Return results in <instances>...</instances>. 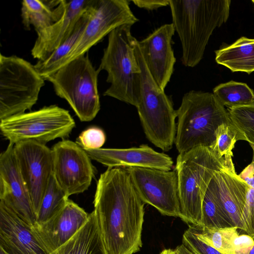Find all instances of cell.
I'll list each match as a JSON object with an SVG mask.
<instances>
[{
  "instance_id": "cell-1",
  "label": "cell",
  "mask_w": 254,
  "mask_h": 254,
  "mask_svg": "<svg viewBox=\"0 0 254 254\" xmlns=\"http://www.w3.org/2000/svg\"><path fill=\"white\" fill-rule=\"evenodd\" d=\"M107 254H133L142 247L144 203L124 168L108 169L101 174L93 201Z\"/></svg>"
},
{
  "instance_id": "cell-2",
  "label": "cell",
  "mask_w": 254,
  "mask_h": 254,
  "mask_svg": "<svg viewBox=\"0 0 254 254\" xmlns=\"http://www.w3.org/2000/svg\"><path fill=\"white\" fill-rule=\"evenodd\" d=\"M230 0H170L173 24L182 48L181 62L193 67L202 60L214 29L227 22Z\"/></svg>"
},
{
  "instance_id": "cell-3",
  "label": "cell",
  "mask_w": 254,
  "mask_h": 254,
  "mask_svg": "<svg viewBox=\"0 0 254 254\" xmlns=\"http://www.w3.org/2000/svg\"><path fill=\"white\" fill-rule=\"evenodd\" d=\"M176 112L175 144L179 154L198 146H211L217 127L231 122L224 106L213 93L207 92H187Z\"/></svg>"
},
{
  "instance_id": "cell-4",
  "label": "cell",
  "mask_w": 254,
  "mask_h": 254,
  "mask_svg": "<svg viewBox=\"0 0 254 254\" xmlns=\"http://www.w3.org/2000/svg\"><path fill=\"white\" fill-rule=\"evenodd\" d=\"M175 170L178 179L180 218L189 225L201 227L202 201L210 182L216 172L229 171L210 147L202 146L179 154Z\"/></svg>"
},
{
  "instance_id": "cell-5",
  "label": "cell",
  "mask_w": 254,
  "mask_h": 254,
  "mask_svg": "<svg viewBox=\"0 0 254 254\" xmlns=\"http://www.w3.org/2000/svg\"><path fill=\"white\" fill-rule=\"evenodd\" d=\"M135 52L140 66L139 88L136 108L146 138L164 151L171 150L176 134V110L171 99L150 73L135 41Z\"/></svg>"
},
{
  "instance_id": "cell-6",
  "label": "cell",
  "mask_w": 254,
  "mask_h": 254,
  "mask_svg": "<svg viewBox=\"0 0 254 254\" xmlns=\"http://www.w3.org/2000/svg\"><path fill=\"white\" fill-rule=\"evenodd\" d=\"M132 25L125 24L108 35L98 68L107 72L110 83L103 95L136 107L141 70L135 52L136 39L132 35Z\"/></svg>"
},
{
  "instance_id": "cell-7",
  "label": "cell",
  "mask_w": 254,
  "mask_h": 254,
  "mask_svg": "<svg viewBox=\"0 0 254 254\" xmlns=\"http://www.w3.org/2000/svg\"><path fill=\"white\" fill-rule=\"evenodd\" d=\"M100 72L88 55H81L45 80L52 84L57 95L66 101L81 122H89L100 109L97 86Z\"/></svg>"
},
{
  "instance_id": "cell-8",
  "label": "cell",
  "mask_w": 254,
  "mask_h": 254,
  "mask_svg": "<svg viewBox=\"0 0 254 254\" xmlns=\"http://www.w3.org/2000/svg\"><path fill=\"white\" fill-rule=\"evenodd\" d=\"M45 80L30 62L0 55V120L24 113L37 103Z\"/></svg>"
},
{
  "instance_id": "cell-9",
  "label": "cell",
  "mask_w": 254,
  "mask_h": 254,
  "mask_svg": "<svg viewBox=\"0 0 254 254\" xmlns=\"http://www.w3.org/2000/svg\"><path fill=\"white\" fill-rule=\"evenodd\" d=\"M0 121L1 135L14 144L28 140L46 144L57 138L64 139L75 127L68 111L57 105Z\"/></svg>"
},
{
  "instance_id": "cell-10",
  "label": "cell",
  "mask_w": 254,
  "mask_h": 254,
  "mask_svg": "<svg viewBox=\"0 0 254 254\" xmlns=\"http://www.w3.org/2000/svg\"><path fill=\"white\" fill-rule=\"evenodd\" d=\"M129 2L128 0H94L90 17L82 34L70 52L60 62L57 70L85 55L92 46L117 27L125 24L133 25L138 22L139 19L131 11Z\"/></svg>"
},
{
  "instance_id": "cell-11",
  "label": "cell",
  "mask_w": 254,
  "mask_h": 254,
  "mask_svg": "<svg viewBox=\"0 0 254 254\" xmlns=\"http://www.w3.org/2000/svg\"><path fill=\"white\" fill-rule=\"evenodd\" d=\"M124 168L129 174L137 192L145 204L152 206L162 215L180 217L178 179L175 170Z\"/></svg>"
},
{
  "instance_id": "cell-12",
  "label": "cell",
  "mask_w": 254,
  "mask_h": 254,
  "mask_svg": "<svg viewBox=\"0 0 254 254\" xmlns=\"http://www.w3.org/2000/svg\"><path fill=\"white\" fill-rule=\"evenodd\" d=\"M51 150L53 176L67 196L86 190L95 177L96 168L85 150L76 142L65 139Z\"/></svg>"
},
{
  "instance_id": "cell-13",
  "label": "cell",
  "mask_w": 254,
  "mask_h": 254,
  "mask_svg": "<svg viewBox=\"0 0 254 254\" xmlns=\"http://www.w3.org/2000/svg\"><path fill=\"white\" fill-rule=\"evenodd\" d=\"M14 151L37 217L53 174L52 150L45 144L28 140L15 144Z\"/></svg>"
},
{
  "instance_id": "cell-14",
  "label": "cell",
  "mask_w": 254,
  "mask_h": 254,
  "mask_svg": "<svg viewBox=\"0 0 254 254\" xmlns=\"http://www.w3.org/2000/svg\"><path fill=\"white\" fill-rule=\"evenodd\" d=\"M14 145L9 142L0 155V201L24 222L34 227L36 224V215L16 161Z\"/></svg>"
},
{
  "instance_id": "cell-15",
  "label": "cell",
  "mask_w": 254,
  "mask_h": 254,
  "mask_svg": "<svg viewBox=\"0 0 254 254\" xmlns=\"http://www.w3.org/2000/svg\"><path fill=\"white\" fill-rule=\"evenodd\" d=\"M175 32L173 23L165 24L155 29L138 44L151 76L163 91L173 73L176 58L172 47Z\"/></svg>"
},
{
  "instance_id": "cell-16",
  "label": "cell",
  "mask_w": 254,
  "mask_h": 254,
  "mask_svg": "<svg viewBox=\"0 0 254 254\" xmlns=\"http://www.w3.org/2000/svg\"><path fill=\"white\" fill-rule=\"evenodd\" d=\"M85 150L91 160L108 168L141 167L170 171L174 164L168 155L156 151L147 144L127 148Z\"/></svg>"
},
{
  "instance_id": "cell-17",
  "label": "cell",
  "mask_w": 254,
  "mask_h": 254,
  "mask_svg": "<svg viewBox=\"0 0 254 254\" xmlns=\"http://www.w3.org/2000/svg\"><path fill=\"white\" fill-rule=\"evenodd\" d=\"M0 248L8 254H49L33 227L0 201Z\"/></svg>"
},
{
  "instance_id": "cell-18",
  "label": "cell",
  "mask_w": 254,
  "mask_h": 254,
  "mask_svg": "<svg viewBox=\"0 0 254 254\" xmlns=\"http://www.w3.org/2000/svg\"><path fill=\"white\" fill-rule=\"evenodd\" d=\"M89 216L83 209L68 199L54 216L33 227L51 253L70 239L86 223Z\"/></svg>"
},
{
  "instance_id": "cell-19",
  "label": "cell",
  "mask_w": 254,
  "mask_h": 254,
  "mask_svg": "<svg viewBox=\"0 0 254 254\" xmlns=\"http://www.w3.org/2000/svg\"><path fill=\"white\" fill-rule=\"evenodd\" d=\"M91 2L92 0H66L61 18L50 26L36 31L37 37L31 50L33 57L38 61L44 60L67 40Z\"/></svg>"
},
{
  "instance_id": "cell-20",
  "label": "cell",
  "mask_w": 254,
  "mask_h": 254,
  "mask_svg": "<svg viewBox=\"0 0 254 254\" xmlns=\"http://www.w3.org/2000/svg\"><path fill=\"white\" fill-rule=\"evenodd\" d=\"M213 179L221 204L233 226L245 231L242 215L248 185L236 173L227 170L216 172Z\"/></svg>"
},
{
  "instance_id": "cell-21",
  "label": "cell",
  "mask_w": 254,
  "mask_h": 254,
  "mask_svg": "<svg viewBox=\"0 0 254 254\" xmlns=\"http://www.w3.org/2000/svg\"><path fill=\"white\" fill-rule=\"evenodd\" d=\"M49 254H107L94 212L70 239Z\"/></svg>"
},
{
  "instance_id": "cell-22",
  "label": "cell",
  "mask_w": 254,
  "mask_h": 254,
  "mask_svg": "<svg viewBox=\"0 0 254 254\" xmlns=\"http://www.w3.org/2000/svg\"><path fill=\"white\" fill-rule=\"evenodd\" d=\"M215 53L216 63L232 72L249 74L254 71V38L241 37Z\"/></svg>"
},
{
  "instance_id": "cell-23",
  "label": "cell",
  "mask_w": 254,
  "mask_h": 254,
  "mask_svg": "<svg viewBox=\"0 0 254 254\" xmlns=\"http://www.w3.org/2000/svg\"><path fill=\"white\" fill-rule=\"evenodd\" d=\"M65 1L66 0H61L58 6L52 9L46 0H22L21 17L24 28L29 30L32 25L36 31L56 22L63 15Z\"/></svg>"
},
{
  "instance_id": "cell-24",
  "label": "cell",
  "mask_w": 254,
  "mask_h": 254,
  "mask_svg": "<svg viewBox=\"0 0 254 254\" xmlns=\"http://www.w3.org/2000/svg\"><path fill=\"white\" fill-rule=\"evenodd\" d=\"M94 0L77 22L71 35L56 50L43 60H39L34 64L38 73L45 79L55 73L60 62L72 50L81 36L90 17L92 5Z\"/></svg>"
},
{
  "instance_id": "cell-25",
  "label": "cell",
  "mask_w": 254,
  "mask_h": 254,
  "mask_svg": "<svg viewBox=\"0 0 254 254\" xmlns=\"http://www.w3.org/2000/svg\"><path fill=\"white\" fill-rule=\"evenodd\" d=\"M215 135V140L209 147L216 156L224 163L230 172L236 173L232 160V150L237 141H247L245 136L231 121L220 125L216 129Z\"/></svg>"
},
{
  "instance_id": "cell-26",
  "label": "cell",
  "mask_w": 254,
  "mask_h": 254,
  "mask_svg": "<svg viewBox=\"0 0 254 254\" xmlns=\"http://www.w3.org/2000/svg\"><path fill=\"white\" fill-rule=\"evenodd\" d=\"M234 226L220 202L214 180H211L202 204L200 227L220 228Z\"/></svg>"
},
{
  "instance_id": "cell-27",
  "label": "cell",
  "mask_w": 254,
  "mask_h": 254,
  "mask_svg": "<svg viewBox=\"0 0 254 254\" xmlns=\"http://www.w3.org/2000/svg\"><path fill=\"white\" fill-rule=\"evenodd\" d=\"M196 237L206 245L222 254H234L233 242L239 234L237 227L215 228L189 225Z\"/></svg>"
},
{
  "instance_id": "cell-28",
  "label": "cell",
  "mask_w": 254,
  "mask_h": 254,
  "mask_svg": "<svg viewBox=\"0 0 254 254\" xmlns=\"http://www.w3.org/2000/svg\"><path fill=\"white\" fill-rule=\"evenodd\" d=\"M213 93L227 108L254 104V92L245 83L233 80L215 87Z\"/></svg>"
},
{
  "instance_id": "cell-29",
  "label": "cell",
  "mask_w": 254,
  "mask_h": 254,
  "mask_svg": "<svg viewBox=\"0 0 254 254\" xmlns=\"http://www.w3.org/2000/svg\"><path fill=\"white\" fill-rule=\"evenodd\" d=\"M68 196L59 186L53 175L41 203L36 217V224H41L56 214L65 204Z\"/></svg>"
},
{
  "instance_id": "cell-30",
  "label": "cell",
  "mask_w": 254,
  "mask_h": 254,
  "mask_svg": "<svg viewBox=\"0 0 254 254\" xmlns=\"http://www.w3.org/2000/svg\"><path fill=\"white\" fill-rule=\"evenodd\" d=\"M239 176L248 185L242 215L245 232L254 239V163L252 162Z\"/></svg>"
},
{
  "instance_id": "cell-31",
  "label": "cell",
  "mask_w": 254,
  "mask_h": 254,
  "mask_svg": "<svg viewBox=\"0 0 254 254\" xmlns=\"http://www.w3.org/2000/svg\"><path fill=\"white\" fill-rule=\"evenodd\" d=\"M231 122L245 136L250 145H254V104L227 108Z\"/></svg>"
},
{
  "instance_id": "cell-32",
  "label": "cell",
  "mask_w": 254,
  "mask_h": 254,
  "mask_svg": "<svg viewBox=\"0 0 254 254\" xmlns=\"http://www.w3.org/2000/svg\"><path fill=\"white\" fill-rule=\"evenodd\" d=\"M106 138V134L102 129L93 127L83 131L76 142L84 150L97 149L103 145Z\"/></svg>"
},
{
  "instance_id": "cell-33",
  "label": "cell",
  "mask_w": 254,
  "mask_h": 254,
  "mask_svg": "<svg viewBox=\"0 0 254 254\" xmlns=\"http://www.w3.org/2000/svg\"><path fill=\"white\" fill-rule=\"evenodd\" d=\"M182 244L194 254H222L199 240L189 227L183 234Z\"/></svg>"
},
{
  "instance_id": "cell-34",
  "label": "cell",
  "mask_w": 254,
  "mask_h": 254,
  "mask_svg": "<svg viewBox=\"0 0 254 254\" xmlns=\"http://www.w3.org/2000/svg\"><path fill=\"white\" fill-rule=\"evenodd\" d=\"M254 245V239L248 234L238 235L233 242L234 254H250Z\"/></svg>"
},
{
  "instance_id": "cell-35",
  "label": "cell",
  "mask_w": 254,
  "mask_h": 254,
  "mask_svg": "<svg viewBox=\"0 0 254 254\" xmlns=\"http://www.w3.org/2000/svg\"><path fill=\"white\" fill-rule=\"evenodd\" d=\"M130 1L139 8L153 10L169 5L170 0H132Z\"/></svg>"
},
{
  "instance_id": "cell-36",
  "label": "cell",
  "mask_w": 254,
  "mask_h": 254,
  "mask_svg": "<svg viewBox=\"0 0 254 254\" xmlns=\"http://www.w3.org/2000/svg\"><path fill=\"white\" fill-rule=\"evenodd\" d=\"M178 254H194L182 244L175 249Z\"/></svg>"
},
{
  "instance_id": "cell-37",
  "label": "cell",
  "mask_w": 254,
  "mask_h": 254,
  "mask_svg": "<svg viewBox=\"0 0 254 254\" xmlns=\"http://www.w3.org/2000/svg\"><path fill=\"white\" fill-rule=\"evenodd\" d=\"M160 254H178L175 250L171 249H165L163 250Z\"/></svg>"
},
{
  "instance_id": "cell-38",
  "label": "cell",
  "mask_w": 254,
  "mask_h": 254,
  "mask_svg": "<svg viewBox=\"0 0 254 254\" xmlns=\"http://www.w3.org/2000/svg\"><path fill=\"white\" fill-rule=\"evenodd\" d=\"M252 149H253V160L254 161V145H250Z\"/></svg>"
},
{
  "instance_id": "cell-39",
  "label": "cell",
  "mask_w": 254,
  "mask_h": 254,
  "mask_svg": "<svg viewBox=\"0 0 254 254\" xmlns=\"http://www.w3.org/2000/svg\"><path fill=\"white\" fill-rule=\"evenodd\" d=\"M250 254H254V245Z\"/></svg>"
},
{
  "instance_id": "cell-40",
  "label": "cell",
  "mask_w": 254,
  "mask_h": 254,
  "mask_svg": "<svg viewBox=\"0 0 254 254\" xmlns=\"http://www.w3.org/2000/svg\"><path fill=\"white\" fill-rule=\"evenodd\" d=\"M252 1V2H253V3L254 4V0H253Z\"/></svg>"
}]
</instances>
